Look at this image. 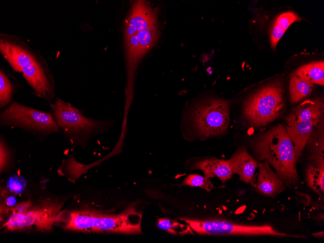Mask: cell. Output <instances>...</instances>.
I'll list each match as a JSON object with an SVG mask.
<instances>
[{"label": "cell", "instance_id": "cell-1", "mask_svg": "<svg viewBox=\"0 0 324 243\" xmlns=\"http://www.w3.org/2000/svg\"><path fill=\"white\" fill-rule=\"evenodd\" d=\"M0 52L14 71L22 73L33 95L53 103L56 97L53 76L38 51L17 36L0 33Z\"/></svg>", "mask_w": 324, "mask_h": 243}, {"label": "cell", "instance_id": "cell-2", "mask_svg": "<svg viewBox=\"0 0 324 243\" xmlns=\"http://www.w3.org/2000/svg\"><path fill=\"white\" fill-rule=\"evenodd\" d=\"M250 146L256 158L271 164L285 185L291 188L299 184L294 146L283 125L272 127L257 136Z\"/></svg>", "mask_w": 324, "mask_h": 243}, {"label": "cell", "instance_id": "cell-3", "mask_svg": "<svg viewBox=\"0 0 324 243\" xmlns=\"http://www.w3.org/2000/svg\"><path fill=\"white\" fill-rule=\"evenodd\" d=\"M141 213L130 207L119 213L93 210L73 211L65 217L58 214L56 221H62L64 228L69 230L132 234L141 232Z\"/></svg>", "mask_w": 324, "mask_h": 243}, {"label": "cell", "instance_id": "cell-4", "mask_svg": "<svg viewBox=\"0 0 324 243\" xmlns=\"http://www.w3.org/2000/svg\"><path fill=\"white\" fill-rule=\"evenodd\" d=\"M50 106L59 129L74 146H85L91 138L105 132L113 124L112 119L87 117L81 111L58 97Z\"/></svg>", "mask_w": 324, "mask_h": 243}, {"label": "cell", "instance_id": "cell-5", "mask_svg": "<svg viewBox=\"0 0 324 243\" xmlns=\"http://www.w3.org/2000/svg\"><path fill=\"white\" fill-rule=\"evenodd\" d=\"M229 123V103L221 99L200 102L185 112L181 118L182 130L200 139L222 134L227 129Z\"/></svg>", "mask_w": 324, "mask_h": 243}, {"label": "cell", "instance_id": "cell-6", "mask_svg": "<svg viewBox=\"0 0 324 243\" xmlns=\"http://www.w3.org/2000/svg\"><path fill=\"white\" fill-rule=\"evenodd\" d=\"M284 97L282 81L265 85L245 101L243 109L244 119L253 127L265 126L282 113Z\"/></svg>", "mask_w": 324, "mask_h": 243}, {"label": "cell", "instance_id": "cell-7", "mask_svg": "<svg viewBox=\"0 0 324 243\" xmlns=\"http://www.w3.org/2000/svg\"><path fill=\"white\" fill-rule=\"evenodd\" d=\"M1 127H17L31 133L46 136L60 133L52 113L14 101L0 113Z\"/></svg>", "mask_w": 324, "mask_h": 243}, {"label": "cell", "instance_id": "cell-8", "mask_svg": "<svg viewBox=\"0 0 324 243\" xmlns=\"http://www.w3.org/2000/svg\"><path fill=\"white\" fill-rule=\"evenodd\" d=\"M180 220L185 222L193 230L199 234L305 237L280 232L267 224L245 225L219 219L197 220L182 218Z\"/></svg>", "mask_w": 324, "mask_h": 243}, {"label": "cell", "instance_id": "cell-9", "mask_svg": "<svg viewBox=\"0 0 324 243\" xmlns=\"http://www.w3.org/2000/svg\"><path fill=\"white\" fill-rule=\"evenodd\" d=\"M61 206L47 204L30 209L22 213H12L4 222V230H22L34 227L38 230H50L58 215Z\"/></svg>", "mask_w": 324, "mask_h": 243}, {"label": "cell", "instance_id": "cell-10", "mask_svg": "<svg viewBox=\"0 0 324 243\" xmlns=\"http://www.w3.org/2000/svg\"><path fill=\"white\" fill-rule=\"evenodd\" d=\"M159 35L158 26L138 32L125 40L127 62L126 102L133 99V77L136 65L155 44Z\"/></svg>", "mask_w": 324, "mask_h": 243}, {"label": "cell", "instance_id": "cell-11", "mask_svg": "<svg viewBox=\"0 0 324 243\" xmlns=\"http://www.w3.org/2000/svg\"><path fill=\"white\" fill-rule=\"evenodd\" d=\"M158 26L156 10L145 0H136L131 4L124 27L126 40L140 31Z\"/></svg>", "mask_w": 324, "mask_h": 243}, {"label": "cell", "instance_id": "cell-12", "mask_svg": "<svg viewBox=\"0 0 324 243\" xmlns=\"http://www.w3.org/2000/svg\"><path fill=\"white\" fill-rule=\"evenodd\" d=\"M285 120L287 125L286 128L293 143L297 161L318 123L298 120L292 113L286 116Z\"/></svg>", "mask_w": 324, "mask_h": 243}, {"label": "cell", "instance_id": "cell-13", "mask_svg": "<svg viewBox=\"0 0 324 243\" xmlns=\"http://www.w3.org/2000/svg\"><path fill=\"white\" fill-rule=\"evenodd\" d=\"M259 171L254 188L261 194L274 198L285 189V184L270 167L267 162L259 165Z\"/></svg>", "mask_w": 324, "mask_h": 243}, {"label": "cell", "instance_id": "cell-14", "mask_svg": "<svg viewBox=\"0 0 324 243\" xmlns=\"http://www.w3.org/2000/svg\"><path fill=\"white\" fill-rule=\"evenodd\" d=\"M227 161L232 174H238L240 180L246 184L252 182L259 163L244 146L239 147Z\"/></svg>", "mask_w": 324, "mask_h": 243}, {"label": "cell", "instance_id": "cell-15", "mask_svg": "<svg viewBox=\"0 0 324 243\" xmlns=\"http://www.w3.org/2000/svg\"><path fill=\"white\" fill-rule=\"evenodd\" d=\"M193 168L201 170L208 178H218L223 184L233 175L227 160L215 158L198 160L194 164Z\"/></svg>", "mask_w": 324, "mask_h": 243}, {"label": "cell", "instance_id": "cell-16", "mask_svg": "<svg viewBox=\"0 0 324 243\" xmlns=\"http://www.w3.org/2000/svg\"><path fill=\"white\" fill-rule=\"evenodd\" d=\"M324 104L321 98L306 100L292 109L300 121L318 123L324 114Z\"/></svg>", "mask_w": 324, "mask_h": 243}, {"label": "cell", "instance_id": "cell-17", "mask_svg": "<svg viewBox=\"0 0 324 243\" xmlns=\"http://www.w3.org/2000/svg\"><path fill=\"white\" fill-rule=\"evenodd\" d=\"M301 19L293 12L289 11L280 14L276 18L272 28L270 34L271 47L275 49L278 41L290 25Z\"/></svg>", "mask_w": 324, "mask_h": 243}, {"label": "cell", "instance_id": "cell-18", "mask_svg": "<svg viewBox=\"0 0 324 243\" xmlns=\"http://www.w3.org/2000/svg\"><path fill=\"white\" fill-rule=\"evenodd\" d=\"M306 146L311 164L324 168L323 132L321 130H313Z\"/></svg>", "mask_w": 324, "mask_h": 243}, {"label": "cell", "instance_id": "cell-19", "mask_svg": "<svg viewBox=\"0 0 324 243\" xmlns=\"http://www.w3.org/2000/svg\"><path fill=\"white\" fill-rule=\"evenodd\" d=\"M314 84L324 86V62H313L301 65L293 73Z\"/></svg>", "mask_w": 324, "mask_h": 243}, {"label": "cell", "instance_id": "cell-20", "mask_svg": "<svg viewBox=\"0 0 324 243\" xmlns=\"http://www.w3.org/2000/svg\"><path fill=\"white\" fill-rule=\"evenodd\" d=\"M314 85L305 79L292 74L289 82V92L291 103H296L309 97Z\"/></svg>", "mask_w": 324, "mask_h": 243}, {"label": "cell", "instance_id": "cell-21", "mask_svg": "<svg viewBox=\"0 0 324 243\" xmlns=\"http://www.w3.org/2000/svg\"><path fill=\"white\" fill-rule=\"evenodd\" d=\"M306 180L309 188L324 198V168L309 164L306 171Z\"/></svg>", "mask_w": 324, "mask_h": 243}, {"label": "cell", "instance_id": "cell-22", "mask_svg": "<svg viewBox=\"0 0 324 243\" xmlns=\"http://www.w3.org/2000/svg\"><path fill=\"white\" fill-rule=\"evenodd\" d=\"M14 86L4 71L0 69V108H3L12 102Z\"/></svg>", "mask_w": 324, "mask_h": 243}, {"label": "cell", "instance_id": "cell-23", "mask_svg": "<svg viewBox=\"0 0 324 243\" xmlns=\"http://www.w3.org/2000/svg\"><path fill=\"white\" fill-rule=\"evenodd\" d=\"M158 227L174 234H193L192 229L189 225H184L175 222L170 219L160 218L158 220Z\"/></svg>", "mask_w": 324, "mask_h": 243}, {"label": "cell", "instance_id": "cell-24", "mask_svg": "<svg viewBox=\"0 0 324 243\" xmlns=\"http://www.w3.org/2000/svg\"><path fill=\"white\" fill-rule=\"evenodd\" d=\"M182 185L198 187L210 192L213 188V184L209 178L197 174H190L183 180Z\"/></svg>", "mask_w": 324, "mask_h": 243}, {"label": "cell", "instance_id": "cell-25", "mask_svg": "<svg viewBox=\"0 0 324 243\" xmlns=\"http://www.w3.org/2000/svg\"><path fill=\"white\" fill-rule=\"evenodd\" d=\"M27 182L24 178L18 174H15L11 176L6 182V189L12 194H21L25 190Z\"/></svg>", "mask_w": 324, "mask_h": 243}, {"label": "cell", "instance_id": "cell-26", "mask_svg": "<svg viewBox=\"0 0 324 243\" xmlns=\"http://www.w3.org/2000/svg\"><path fill=\"white\" fill-rule=\"evenodd\" d=\"M0 173H2L11 167V153L2 137L0 138Z\"/></svg>", "mask_w": 324, "mask_h": 243}, {"label": "cell", "instance_id": "cell-27", "mask_svg": "<svg viewBox=\"0 0 324 243\" xmlns=\"http://www.w3.org/2000/svg\"><path fill=\"white\" fill-rule=\"evenodd\" d=\"M11 193H8V195L3 194V206H1L2 208L3 213L10 211V210L16 205V200L14 196L12 195Z\"/></svg>", "mask_w": 324, "mask_h": 243}, {"label": "cell", "instance_id": "cell-28", "mask_svg": "<svg viewBox=\"0 0 324 243\" xmlns=\"http://www.w3.org/2000/svg\"><path fill=\"white\" fill-rule=\"evenodd\" d=\"M32 203L30 201L16 204L10 211L11 213H22L30 209L32 207Z\"/></svg>", "mask_w": 324, "mask_h": 243}, {"label": "cell", "instance_id": "cell-29", "mask_svg": "<svg viewBox=\"0 0 324 243\" xmlns=\"http://www.w3.org/2000/svg\"><path fill=\"white\" fill-rule=\"evenodd\" d=\"M312 235L315 237L317 238H324V232H316L315 233H313Z\"/></svg>", "mask_w": 324, "mask_h": 243}]
</instances>
